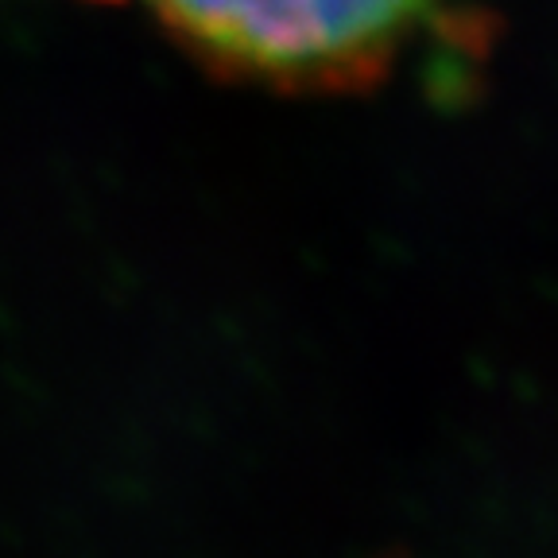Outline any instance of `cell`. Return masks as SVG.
Returning <instances> with one entry per match:
<instances>
[{
  "label": "cell",
  "instance_id": "6da1fadb",
  "mask_svg": "<svg viewBox=\"0 0 558 558\" xmlns=\"http://www.w3.org/2000/svg\"><path fill=\"white\" fill-rule=\"evenodd\" d=\"M159 24L221 66L338 82L388 62L435 0H148Z\"/></svg>",
  "mask_w": 558,
  "mask_h": 558
}]
</instances>
